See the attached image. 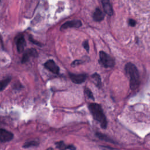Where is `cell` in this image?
I'll return each instance as SVG.
<instances>
[{"instance_id": "6da1fadb", "label": "cell", "mask_w": 150, "mask_h": 150, "mask_svg": "<svg viewBox=\"0 0 150 150\" xmlns=\"http://www.w3.org/2000/svg\"><path fill=\"white\" fill-rule=\"evenodd\" d=\"M88 108L94 120L99 122L102 128L105 129L107 127L108 122L101 105L97 103H91L88 105Z\"/></svg>"}, {"instance_id": "7a4b0ae2", "label": "cell", "mask_w": 150, "mask_h": 150, "mask_svg": "<svg viewBox=\"0 0 150 150\" xmlns=\"http://www.w3.org/2000/svg\"><path fill=\"white\" fill-rule=\"evenodd\" d=\"M125 70L129 77V87L132 90L137 89L140 83L139 74L137 67L131 63H128L125 66Z\"/></svg>"}, {"instance_id": "3957f363", "label": "cell", "mask_w": 150, "mask_h": 150, "mask_svg": "<svg viewBox=\"0 0 150 150\" xmlns=\"http://www.w3.org/2000/svg\"><path fill=\"white\" fill-rule=\"evenodd\" d=\"M100 62L106 68L112 67L114 65V60L109 54L103 51H100L99 53Z\"/></svg>"}, {"instance_id": "277c9868", "label": "cell", "mask_w": 150, "mask_h": 150, "mask_svg": "<svg viewBox=\"0 0 150 150\" xmlns=\"http://www.w3.org/2000/svg\"><path fill=\"white\" fill-rule=\"evenodd\" d=\"M38 56L37 51L33 49L30 48L27 49L23 53L22 58V63H25L30 60V57H36Z\"/></svg>"}, {"instance_id": "5b68a950", "label": "cell", "mask_w": 150, "mask_h": 150, "mask_svg": "<svg viewBox=\"0 0 150 150\" xmlns=\"http://www.w3.org/2000/svg\"><path fill=\"white\" fill-rule=\"evenodd\" d=\"M13 138V134L5 129L0 128V142H6L11 141Z\"/></svg>"}, {"instance_id": "8992f818", "label": "cell", "mask_w": 150, "mask_h": 150, "mask_svg": "<svg viewBox=\"0 0 150 150\" xmlns=\"http://www.w3.org/2000/svg\"><path fill=\"white\" fill-rule=\"evenodd\" d=\"M44 66L46 69L54 74H58L59 72V66L55 63V62L53 60H47L45 63Z\"/></svg>"}, {"instance_id": "52a82bcc", "label": "cell", "mask_w": 150, "mask_h": 150, "mask_svg": "<svg viewBox=\"0 0 150 150\" xmlns=\"http://www.w3.org/2000/svg\"><path fill=\"white\" fill-rule=\"evenodd\" d=\"M69 77L71 79V80L76 84H81L83 83L87 78V75L85 74H73L71 73H70L69 74Z\"/></svg>"}, {"instance_id": "ba28073f", "label": "cell", "mask_w": 150, "mask_h": 150, "mask_svg": "<svg viewBox=\"0 0 150 150\" xmlns=\"http://www.w3.org/2000/svg\"><path fill=\"white\" fill-rule=\"evenodd\" d=\"M82 23L80 20H73L64 23L60 27V30H64L67 28H79L81 26Z\"/></svg>"}, {"instance_id": "9c48e42d", "label": "cell", "mask_w": 150, "mask_h": 150, "mask_svg": "<svg viewBox=\"0 0 150 150\" xmlns=\"http://www.w3.org/2000/svg\"><path fill=\"white\" fill-rule=\"evenodd\" d=\"M56 147L59 150H76V148L73 145H66L63 141H60L55 142Z\"/></svg>"}, {"instance_id": "30bf717a", "label": "cell", "mask_w": 150, "mask_h": 150, "mask_svg": "<svg viewBox=\"0 0 150 150\" xmlns=\"http://www.w3.org/2000/svg\"><path fill=\"white\" fill-rule=\"evenodd\" d=\"M101 3L104 12L109 16H111L113 13V11L110 0H101Z\"/></svg>"}, {"instance_id": "8fae6325", "label": "cell", "mask_w": 150, "mask_h": 150, "mask_svg": "<svg viewBox=\"0 0 150 150\" xmlns=\"http://www.w3.org/2000/svg\"><path fill=\"white\" fill-rule=\"evenodd\" d=\"M26 46V42L23 36H21L19 37L16 40V48L18 52L21 53L24 50Z\"/></svg>"}, {"instance_id": "7c38bea8", "label": "cell", "mask_w": 150, "mask_h": 150, "mask_svg": "<svg viewBox=\"0 0 150 150\" xmlns=\"http://www.w3.org/2000/svg\"><path fill=\"white\" fill-rule=\"evenodd\" d=\"M93 18L95 21L100 22L104 19V15L101 9L98 8H97L93 13Z\"/></svg>"}, {"instance_id": "4fadbf2b", "label": "cell", "mask_w": 150, "mask_h": 150, "mask_svg": "<svg viewBox=\"0 0 150 150\" xmlns=\"http://www.w3.org/2000/svg\"><path fill=\"white\" fill-rule=\"evenodd\" d=\"M95 134H96V136L100 140L108 142H110L112 144H117V142H115L111 138H110V137H108V135H107L104 134L97 132H96Z\"/></svg>"}, {"instance_id": "5bb4252c", "label": "cell", "mask_w": 150, "mask_h": 150, "mask_svg": "<svg viewBox=\"0 0 150 150\" xmlns=\"http://www.w3.org/2000/svg\"><path fill=\"white\" fill-rule=\"evenodd\" d=\"M39 145V141L38 139H36L25 142L23 145V148H28L30 147H35V146H38Z\"/></svg>"}, {"instance_id": "9a60e30c", "label": "cell", "mask_w": 150, "mask_h": 150, "mask_svg": "<svg viewBox=\"0 0 150 150\" xmlns=\"http://www.w3.org/2000/svg\"><path fill=\"white\" fill-rule=\"evenodd\" d=\"M91 78L93 79V81L97 87L100 88L101 87V80L100 75L97 73H95L91 76Z\"/></svg>"}, {"instance_id": "2e32d148", "label": "cell", "mask_w": 150, "mask_h": 150, "mask_svg": "<svg viewBox=\"0 0 150 150\" xmlns=\"http://www.w3.org/2000/svg\"><path fill=\"white\" fill-rule=\"evenodd\" d=\"M11 80V78L9 77L0 81V91L4 90L6 88V87L10 83Z\"/></svg>"}, {"instance_id": "e0dca14e", "label": "cell", "mask_w": 150, "mask_h": 150, "mask_svg": "<svg viewBox=\"0 0 150 150\" xmlns=\"http://www.w3.org/2000/svg\"><path fill=\"white\" fill-rule=\"evenodd\" d=\"M84 93L88 98H90L92 100H94V97L93 94L90 88L86 87L84 90Z\"/></svg>"}, {"instance_id": "ac0fdd59", "label": "cell", "mask_w": 150, "mask_h": 150, "mask_svg": "<svg viewBox=\"0 0 150 150\" xmlns=\"http://www.w3.org/2000/svg\"><path fill=\"white\" fill-rule=\"evenodd\" d=\"M83 46L84 48V49H86V50L88 52H89V44H88V42L87 40H84L83 42Z\"/></svg>"}, {"instance_id": "d6986e66", "label": "cell", "mask_w": 150, "mask_h": 150, "mask_svg": "<svg viewBox=\"0 0 150 150\" xmlns=\"http://www.w3.org/2000/svg\"><path fill=\"white\" fill-rule=\"evenodd\" d=\"M100 147L103 149V150H113L114 149L110 146H104V145H100Z\"/></svg>"}, {"instance_id": "ffe728a7", "label": "cell", "mask_w": 150, "mask_h": 150, "mask_svg": "<svg viewBox=\"0 0 150 150\" xmlns=\"http://www.w3.org/2000/svg\"><path fill=\"white\" fill-rule=\"evenodd\" d=\"M128 23H129V25L131 26H134L136 25V21L135 20H134V19H129Z\"/></svg>"}, {"instance_id": "44dd1931", "label": "cell", "mask_w": 150, "mask_h": 150, "mask_svg": "<svg viewBox=\"0 0 150 150\" xmlns=\"http://www.w3.org/2000/svg\"><path fill=\"white\" fill-rule=\"evenodd\" d=\"M80 63H81V60H77L74 61V62L72 63L71 66H77V65L81 64Z\"/></svg>"}, {"instance_id": "7402d4cb", "label": "cell", "mask_w": 150, "mask_h": 150, "mask_svg": "<svg viewBox=\"0 0 150 150\" xmlns=\"http://www.w3.org/2000/svg\"><path fill=\"white\" fill-rule=\"evenodd\" d=\"M46 150H53V148L52 147H49L47 149H46Z\"/></svg>"}, {"instance_id": "603a6c76", "label": "cell", "mask_w": 150, "mask_h": 150, "mask_svg": "<svg viewBox=\"0 0 150 150\" xmlns=\"http://www.w3.org/2000/svg\"><path fill=\"white\" fill-rule=\"evenodd\" d=\"M0 2H1V0H0Z\"/></svg>"}]
</instances>
